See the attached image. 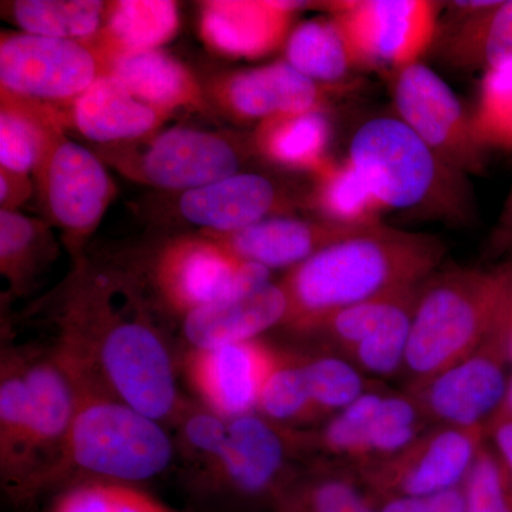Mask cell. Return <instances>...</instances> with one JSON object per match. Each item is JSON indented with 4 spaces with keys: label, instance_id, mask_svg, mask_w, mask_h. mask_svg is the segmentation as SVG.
<instances>
[{
    "label": "cell",
    "instance_id": "1",
    "mask_svg": "<svg viewBox=\"0 0 512 512\" xmlns=\"http://www.w3.org/2000/svg\"><path fill=\"white\" fill-rule=\"evenodd\" d=\"M57 352L120 402L161 421L183 410L173 357L120 275L80 266L60 306Z\"/></svg>",
    "mask_w": 512,
    "mask_h": 512
},
{
    "label": "cell",
    "instance_id": "2",
    "mask_svg": "<svg viewBox=\"0 0 512 512\" xmlns=\"http://www.w3.org/2000/svg\"><path fill=\"white\" fill-rule=\"evenodd\" d=\"M439 238L379 225L322 249L281 282L286 325L318 329L333 313L419 286L443 259Z\"/></svg>",
    "mask_w": 512,
    "mask_h": 512
},
{
    "label": "cell",
    "instance_id": "3",
    "mask_svg": "<svg viewBox=\"0 0 512 512\" xmlns=\"http://www.w3.org/2000/svg\"><path fill=\"white\" fill-rule=\"evenodd\" d=\"M62 360L76 383L77 406L62 458L43 491L69 473L83 474L82 480L140 485L167 471L173 463L174 443L161 421L120 402Z\"/></svg>",
    "mask_w": 512,
    "mask_h": 512
},
{
    "label": "cell",
    "instance_id": "4",
    "mask_svg": "<svg viewBox=\"0 0 512 512\" xmlns=\"http://www.w3.org/2000/svg\"><path fill=\"white\" fill-rule=\"evenodd\" d=\"M348 160L387 211L464 224L474 201L466 174L451 167L399 117H377L352 138Z\"/></svg>",
    "mask_w": 512,
    "mask_h": 512
},
{
    "label": "cell",
    "instance_id": "5",
    "mask_svg": "<svg viewBox=\"0 0 512 512\" xmlns=\"http://www.w3.org/2000/svg\"><path fill=\"white\" fill-rule=\"evenodd\" d=\"M511 313L512 264L440 276L417 298L404 366L429 382L473 355Z\"/></svg>",
    "mask_w": 512,
    "mask_h": 512
},
{
    "label": "cell",
    "instance_id": "6",
    "mask_svg": "<svg viewBox=\"0 0 512 512\" xmlns=\"http://www.w3.org/2000/svg\"><path fill=\"white\" fill-rule=\"evenodd\" d=\"M329 9L356 66L390 74L419 63L439 28V6L426 0H350Z\"/></svg>",
    "mask_w": 512,
    "mask_h": 512
},
{
    "label": "cell",
    "instance_id": "7",
    "mask_svg": "<svg viewBox=\"0 0 512 512\" xmlns=\"http://www.w3.org/2000/svg\"><path fill=\"white\" fill-rule=\"evenodd\" d=\"M286 437L272 421L251 413L229 420L220 457L204 468L194 490L227 503H262L275 507L292 485L286 483Z\"/></svg>",
    "mask_w": 512,
    "mask_h": 512
},
{
    "label": "cell",
    "instance_id": "8",
    "mask_svg": "<svg viewBox=\"0 0 512 512\" xmlns=\"http://www.w3.org/2000/svg\"><path fill=\"white\" fill-rule=\"evenodd\" d=\"M154 286L165 305L180 315L271 282L265 266L241 261L214 239L181 237L157 255Z\"/></svg>",
    "mask_w": 512,
    "mask_h": 512
},
{
    "label": "cell",
    "instance_id": "9",
    "mask_svg": "<svg viewBox=\"0 0 512 512\" xmlns=\"http://www.w3.org/2000/svg\"><path fill=\"white\" fill-rule=\"evenodd\" d=\"M36 188L47 224L77 252L99 227L117 188L99 157L60 136L36 168Z\"/></svg>",
    "mask_w": 512,
    "mask_h": 512
},
{
    "label": "cell",
    "instance_id": "10",
    "mask_svg": "<svg viewBox=\"0 0 512 512\" xmlns=\"http://www.w3.org/2000/svg\"><path fill=\"white\" fill-rule=\"evenodd\" d=\"M128 178L168 191H191L241 173L242 148L218 133L175 127L147 138L143 147L110 151Z\"/></svg>",
    "mask_w": 512,
    "mask_h": 512
},
{
    "label": "cell",
    "instance_id": "11",
    "mask_svg": "<svg viewBox=\"0 0 512 512\" xmlns=\"http://www.w3.org/2000/svg\"><path fill=\"white\" fill-rule=\"evenodd\" d=\"M392 90L397 117L434 153L460 173L483 171L487 148L478 140L471 113L439 74L426 64H412L392 74Z\"/></svg>",
    "mask_w": 512,
    "mask_h": 512
},
{
    "label": "cell",
    "instance_id": "12",
    "mask_svg": "<svg viewBox=\"0 0 512 512\" xmlns=\"http://www.w3.org/2000/svg\"><path fill=\"white\" fill-rule=\"evenodd\" d=\"M99 76V60L84 43L25 32L0 40V86L23 99L73 103Z\"/></svg>",
    "mask_w": 512,
    "mask_h": 512
},
{
    "label": "cell",
    "instance_id": "13",
    "mask_svg": "<svg viewBox=\"0 0 512 512\" xmlns=\"http://www.w3.org/2000/svg\"><path fill=\"white\" fill-rule=\"evenodd\" d=\"M507 325L473 355L424 383V406L447 427L477 429L503 406L510 376Z\"/></svg>",
    "mask_w": 512,
    "mask_h": 512
},
{
    "label": "cell",
    "instance_id": "14",
    "mask_svg": "<svg viewBox=\"0 0 512 512\" xmlns=\"http://www.w3.org/2000/svg\"><path fill=\"white\" fill-rule=\"evenodd\" d=\"M484 427L447 429L419 439L370 476L377 500L386 497H429L460 487L483 447Z\"/></svg>",
    "mask_w": 512,
    "mask_h": 512
},
{
    "label": "cell",
    "instance_id": "15",
    "mask_svg": "<svg viewBox=\"0 0 512 512\" xmlns=\"http://www.w3.org/2000/svg\"><path fill=\"white\" fill-rule=\"evenodd\" d=\"M281 355L259 342L194 350L187 356L188 380L204 407L232 420L256 412L266 380Z\"/></svg>",
    "mask_w": 512,
    "mask_h": 512
},
{
    "label": "cell",
    "instance_id": "16",
    "mask_svg": "<svg viewBox=\"0 0 512 512\" xmlns=\"http://www.w3.org/2000/svg\"><path fill=\"white\" fill-rule=\"evenodd\" d=\"M352 86H325L286 62H276L229 74L215 83L212 94L231 116L262 123L289 114L323 111L330 97L349 93Z\"/></svg>",
    "mask_w": 512,
    "mask_h": 512
},
{
    "label": "cell",
    "instance_id": "17",
    "mask_svg": "<svg viewBox=\"0 0 512 512\" xmlns=\"http://www.w3.org/2000/svg\"><path fill=\"white\" fill-rule=\"evenodd\" d=\"M293 197L271 178L238 173L185 191L178 200V214L202 234H232L266 220L281 217L293 208Z\"/></svg>",
    "mask_w": 512,
    "mask_h": 512
},
{
    "label": "cell",
    "instance_id": "18",
    "mask_svg": "<svg viewBox=\"0 0 512 512\" xmlns=\"http://www.w3.org/2000/svg\"><path fill=\"white\" fill-rule=\"evenodd\" d=\"M301 2L211 0L201 5L200 33L212 52L259 59L285 45Z\"/></svg>",
    "mask_w": 512,
    "mask_h": 512
},
{
    "label": "cell",
    "instance_id": "19",
    "mask_svg": "<svg viewBox=\"0 0 512 512\" xmlns=\"http://www.w3.org/2000/svg\"><path fill=\"white\" fill-rule=\"evenodd\" d=\"M366 229L346 228L325 220L309 221L281 215L266 218L232 234L204 235L214 239L241 261L262 265L271 271L296 268L322 249Z\"/></svg>",
    "mask_w": 512,
    "mask_h": 512
},
{
    "label": "cell",
    "instance_id": "20",
    "mask_svg": "<svg viewBox=\"0 0 512 512\" xmlns=\"http://www.w3.org/2000/svg\"><path fill=\"white\" fill-rule=\"evenodd\" d=\"M434 42L456 69L485 73L512 62V0L451 3Z\"/></svg>",
    "mask_w": 512,
    "mask_h": 512
},
{
    "label": "cell",
    "instance_id": "21",
    "mask_svg": "<svg viewBox=\"0 0 512 512\" xmlns=\"http://www.w3.org/2000/svg\"><path fill=\"white\" fill-rule=\"evenodd\" d=\"M288 311L284 288L268 282L188 313L183 322L184 338L194 350L249 342L279 323H285Z\"/></svg>",
    "mask_w": 512,
    "mask_h": 512
},
{
    "label": "cell",
    "instance_id": "22",
    "mask_svg": "<svg viewBox=\"0 0 512 512\" xmlns=\"http://www.w3.org/2000/svg\"><path fill=\"white\" fill-rule=\"evenodd\" d=\"M167 119V114L136 99L111 74H100L72 103L74 127L94 143H131L151 136Z\"/></svg>",
    "mask_w": 512,
    "mask_h": 512
},
{
    "label": "cell",
    "instance_id": "23",
    "mask_svg": "<svg viewBox=\"0 0 512 512\" xmlns=\"http://www.w3.org/2000/svg\"><path fill=\"white\" fill-rule=\"evenodd\" d=\"M180 29V13L170 0H121L106 5L103 25L89 42L100 74L120 57L160 49Z\"/></svg>",
    "mask_w": 512,
    "mask_h": 512
},
{
    "label": "cell",
    "instance_id": "24",
    "mask_svg": "<svg viewBox=\"0 0 512 512\" xmlns=\"http://www.w3.org/2000/svg\"><path fill=\"white\" fill-rule=\"evenodd\" d=\"M104 74L119 79L136 99L168 117L181 109H208L207 94L195 74L164 50L120 57Z\"/></svg>",
    "mask_w": 512,
    "mask_h": 512
},
{
    "label": "cell",
    "instance_id": "25",
    "mask_svg": "<svg viewBox=\"0 0 512 512\" xmlns=\"http://www.w3.org/2000/svg\"><path fill=\"white\" fill-rule=\"evenodd\" d=\"M63 134L62 114L52 104L23 99L2 90L0 167L20 174L35 173Z\"/></svg>",
    "mask_w": 512,
    "mask_h": 512
},
{
    "label": "cell",
    "instance_id": "26",
    "mask_svg": "<svg viewBox=\"0 0 512 512\" xmlns=\"http://www.w3.org/2000/svg\"><path fill=\"white\" fill-rule=\"evenodd\" d=\"M332 126L323 111L289 114L259 123L254 146L269 163L318 174L329 157Z\"/></svg>",
    "mask_w": 512,
    "mask_h": 512
},
{
    "label": "cell",
    "instance_id": "27",
    "mask_svg": "<svg viewBox=\"0 0 512 512\" xmlns=\"http://www.w3.org/2000/svg\"><path fill=\"white\" fill-rule=\"evenodd\" d=\"M308 201L322 215V220L346 228L377 227L382 225L387 212L348 158L332 160L315 174V185Z\"/></svg>",
    "mask_w": 512,
    "mask_h": 512
},
{
    "label": "cell",
    "instance_id": "28",
    "mask_svg": "<svg viewBox=\"0 0 512 512\" xmlns=\"http://www.w3.org/2000/svg\"><path fill=\"white\" fill-rule=\"evenodd\" d=\"M285 62L296 72L325 86H345L356 63L338 22L329 18L306 20L289 33Z\"/></svg>",
    "mask_w": 512,
    "mask_h": 512
},
{
    "label": "cell",
    "instance_id": "29",
    "mask_svg": "<svg viewBox=\"0 0 512 512\" xmlns=\"http://www.w3.org/2000/svg\"><path fill=\"white\" fill-rule=\"evenodd\" d=\"M47 221L18 211H0V272L15 293L28 291L56 256Z\"/></svg>",
    "mask_w": 512,
    "mask_h": 512
},
{
    "label": "cell",
    "instance_id": "30",
    "mask_svg": "<svg viewBox=\"0 0 512 512\" xmlns=\"http://www.w3.org/2000/svg\"><path fill=\"white\" fill-rule=\"evenodd\" d=\"M13 23L30 35L87 43L103 25L106 3L96 0H18L10 3Z\"/></svg>",
    "mask_w": 512,
    "mask_h": 512
},
{
    "label": "cell",
    "instance_id": "31",
    "mask_svg": "<svg viewBox=\"0 0 512 512\" xmlns=\"http://www.w3.org/2000/svg\"><path fill=\"white\" fill-rule=\"evenodd\" d=\"M29 397L23 359L6 355L0 375V468L8 491L18 481L28 429Z\"/></svg>",
    "mask_w": 512,
    "mask_h": 512
},
{
    "label": "cell",
    "instance_id": "32",
    "mask_svg": "<svg viewBox=\"0 0 512 512\" xmlns=\"http://www.w3.org/2000/svg\"><path fill=\"white\" fill-rule=\"evenodd\" d=\"M50 512H183L158 500L140 485L117 481H74L56 498Z\"/></svg>",
    "mask_w": 512,
    "mask_h": 512
},
{
    "label": "cell",
    "instance_id": "33",
    "mask_svg": "<svg viewBox=\"0 0 512 512\" xmlns=\"http://www.w3.org/2000/svg\"><path fill=\"white\" fill-rule=\"evenodd\" d=\"M417 298L419 295L414 292L400 303L369 338L350 352L365 372L390 376L404 366Z\"/></svg>",
    "mask_w": 512,
    "mask_h": 512
},
{
    "label": "cell",
    "instance_id": "34",
    "mask_svg": "<svg viewBox=\"0 0 512 512\" xmlns=\"http://www.w3.org/2000/svg\"><path fill=\"white\" fill-rule=\"evenodd\" d=\"M471 120L487 150L512 148V62L484 73Z\"/></svg>",
    "mask_w": 512,
    "mask_h": 512
},
{
    "label": "cell",
    "instance_id": "35",
    "mask_svg": "<svg viewBox=\"0 0 512 512\" xmlns=\"http://www.w3.org/2000/svg\"><path fill=\"white\" fill-rule=\"evenodd\" d=\"M256 412L274 424L292 423L315 414L303 360L281 356L266 380Z\"/></svg>",
    "mask_w": 512,
    "mask_h": 512
},
{
    "label": "cell",
    "instance_id": "36",
    "mask_svg": "<svg viewBox=\"0 0 512 512\" xmlns=\"http://www.w3.org/2000/svg\"><path fill=\"white\" fill-rule=\"evenodd\" d=\"M303 369L315 413L342 412L366 393L362 373L338 356L303 360Z\"/></svg>",
    "mask_w": 512,
    "mask_h": 512
},
{
    "label": "cell",
    "instance_id": "37",
    "mask_svg": "<svg viewBox=\"0 0 512 512\" xmlns=\"http://www.w3.org/2000/svg\"><path fill=\"white\" fill-rule=\"evenodd\" d=\"M419 286L402 289L370 301L340 309L326 319L318 329L328 332L339 346L352 352L362 340L369 338L403 301L417 292Z\"/></svg>",
    "mask_w": 512,
    "mask_h": 512
},
{
    "label": "cell",
    "instance_id": "38",
    "mask_svg": "<svg viewBox=\"0 0 512 512\" xmlns=\"http://www.w3.org/2000/svg\"><path fill=\"white\" fill-rule=\"evenodd\" d=\"M419 407L400 396H383L377 409L369 456L396 457L419 440Z\"/></svg>",
    "mask_w": 512,
    "mask_h": 512
},
{
    "label": "cell",
    "instance_id": "39",
    "mask_svg": "<svg viewBox=\"0 0 512 512\" xmlns=\"http://www.w3.org/2000/svg\"><path fill=\"white\" fill-rule=\"evenodd\" d=\"M380 394L365 393L356 402L336 414L322 433L323 446L336 454L369 456L370 437L379 404Z\"/></svg>",
    "mask_w": 512,
    "mask_h": 512
},
{
    "label": "cell",
    "instance_id": "40",
    "mask_svg": "<svg viewBox=\"0 0 512 512\" xmlns=\"http://www.w3.org/2000/svg\"><path fill=\"white\" fill-rule=\"evenodd\" d=\"M466 512H512V494L497 454L484 446L463 485Z\"/></svg>",
    "mask_w": 512,
    "mask_h": 512
},
{
    "label": "cell",
    "instance_id": "41",
    "mask_svg": "<svg viewBox=\"0 0 512 512\" xmlns=\"http://www.w3.org/2000/svg\"><path fill=\"white\" fill-rule=\"evenodd\" d=\"M286 495L306 512H379L373 498L345 477L326 476L293 484Z\"/></svg>",
    "mask_w": 512,
    "mask_h": 512
},
{
    "label": "cell",
    "instance_id": "42",
    "mask_svg": "<svg viewBox=\"0 0 512 512\" xmlns=\"http://www.w3.org/2000/svg\"><path fill=\"white\" fill-rule=\"evenodd\" d=\"M180 420L181 447L188 457L210 467L224 450L228 436L229 420L211 412L207 407L185 409L177 417Z\"/></svg>",
    "mask_w": 512,
    "mask_h": 512
},
{
    "label": "cell",
    "instance_id": "43",
    "mask_svg": "<svg viewBox=\"0 0 512 512\" xmlns=\"http://www.w3.org/2000/svg\"><path fill=\"white\" fill-rule=\"evenodd\" d=\"M33 184L29 174L15 173L0 167V204L2 211H18L32 195Z\"/></svg>",
    "mask_w": 512,
    "mask_h": 512
},
{
    "label": "cell",
    "instance_id": "44",
    "mask_svg": "<svg viewBox=\"0 0 512 512\" xmlns=\"http://www.w3.org/2000/svg\"><path fill=\"white\" fill-rule=\"evenodd\" d=\"M495 454L501 461L512 494V417H495L490 421Z\"/></svg>",
    "mask_w": 512,
    "mask_h": 512
},
{
    "label": "cell",
    "instance_id": "45",
    "mask_svg": "<svg viewBox=\"0 0 512 512\" xmlns=\"http://www.w3.org/2000/svg\"><path fill=\"white\" fill-rule=\"evenodd\" d=\"M491 249L497 254L512 249V181L500 217L491 235Z\"/></svg>",
    "mask_w": 512,
    "mask_h": 512
},
{
    "label": "cell",
    "instance_id": "46",
    "mask_svg": "<svg viewBox=\"0 0 512 512\" xmlns=\"http://www.w3.org/2000/svg\"><path fill=\"white\" fill-rule=\"evenodd\" d=\"M376 505L379 512H439L431 497H386Z\"/></svg>",
    "mask_w": 512,
    "mask_h": 512
},
{
    "label": "cell",
    "instance_id": "47",
    "mask_svg": "<svg viewBox=\"0 0 512 512\" xmlns=\"http://www.w3.org/2000/svg\"><path fill=\"white\" fill-rule=\"evenodd\" d=\"M272 512H306L303 510L301 505L293 501L291 497L285 495L278 504L275 505L274 510Z\"/></svg>",
    "mask_w": 512,
    "mask_h": 512
},
{
    "label": "cell",
    "instance_id": "48",
    "mask_svg": "<svg viewBox=\"0 0 512 512\" xmlns=\"http://www.w3.org/2000/svg\"><path fill=\"white\" fill-rule=\"evenodd\" d=\"M495 417H512V373L510 382H508L507 394H505L503 406H501V409L495 414Z\"/></svg>",
    "mask_w": 512,
    "mask_h": 512
},
{
    "label": "cell",
    "instance_id": "49",
    "mask_svg": "<svg viewBox=\"0 0 512 512\" xmlns=\"http://www.w3.org/2000/svg\"><path fill=\"white\" fill-rule=\"evenodd\" d=\"M507 350H508V357H510V362L512 365V313L511 318L508 320L507 325Z\"/></svg>",
    "mask_w": 512,
    "mask_h": 512
}]
</instances>
